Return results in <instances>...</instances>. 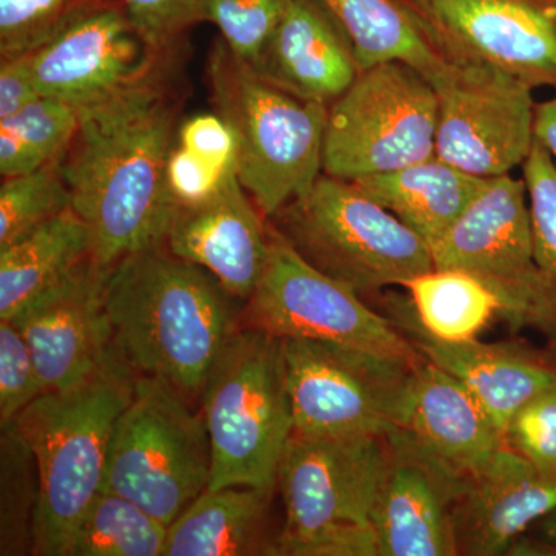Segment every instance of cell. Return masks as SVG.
I'll list each match as a JSON object with an SVG mask.
<instances>
[{
  "label": "cell",
  "instance_id": "f35d334b",
  "mask_svg": "<svg viewBox=\"0 0 556 556\" xmlns=\"http://www.w3.org/2000/svg\"><path fill=\"white\" fill-rule=\"evenodd\" d=\"M42 94L36 86L31 53L2 58L0 62V119L9 118Z\"/></svg>",
  "mask_w": 556,
  "mask_h": 556
},
{
  "label": "cell",
  "instance_id": "2e32d148",
  "mask_svg": "<svg viewBox=\"0 0 556 556\" xmlns=\"http://www.w3.org/2000/svg\"><path fill=\"white\" fill-rule=\"evenodd\" d=\"M383 444L371 511L379 556H456L455 510L470 477L408 428L390 431Z\"/></svg>",
  "mask_w": 556,
  "mask_h": 556
},
{
  "label": "cell",
  "instance_id": "8fae6325",
  "mask_svg": "<svg viewBox=\"0 0 556 556\" xmlns=\"http://www.w3.org/2000/svg\"><path fill=\"white\" fill-rule=\"evenodd\" d=\"M257 328L280 339L361 348L419 364L424 358L387 317L353 289L309 265L274 226L251 299Z\"/></svg>",
  "mask_w": 556,
  "mask_h": 556
},
{
  "label": "cell",
  "instance_id": "7402d4cb",
  "mask_svg": "<svg viewBox=\"0 0 556 556\" xmlns=\"http://www.w3.org/2000/svg\"><path fill=\"white\" fill-rule=\"evenodd\" d=\"M405 428L468 477L489 466L507 444L468 388L427 361L416 369Z\"/></svg>",
  "mask_w": 556,
  "mask_h": 556
},
{
  "label": "cell",
  "instance_id": "836d02e7",
  "mask_svg": "<svg viewBox=\"0 0 556 556\" xmlns=\"http://www.w3.org/2000/svg\"><path fill=\"white\" fill-rule=\"evenodd\" d=\"M506 441L540 477L556 482V386L519 409L507 428Z\"/></svg>",
  "mask_w": 556,
  "mask_h": 556
},
{
  "label": "cell",
  "instance_id": "ab89813d",
  "mask_svg": "<svg viewBox=\"0 0 556 556\" xmlns=\"http://www.w3.org/2000/svg\"><path fill=\"white\" fill-rule=\"evenodd\" d=\"M533 138L546 149L556 164V91L554 97L535 105Z\"/></svg>",
  "mask_w": 556,
  "mask_h": 556
},
{
  "label": "cell",
  "instance_id": "4fadbf2b",
  "mask_svg": "<svg viewBox=\"0 0 556 556\" xmlns=\"http://www.w3.org/2000/svg\"><path fill=\"white\" fill-rule=\"evenodd\" d=\"M444 60L556 90V0H397Z\"/></svg>",
  "mask_w": 556,
  "mask_h": 556
},
{
  "label": "cell",
  "instance_id": "ba28073f",
  "mask_svg": "<svg viewBox=\"0 0 556 556\" xmlns=\"http://www.w3.org/2000/svg\"><path fill=\"white\" fill-rule=\"evenodd\" d=\"M281 340L295 433L386 437L407 427L420 362L317 340Z\"/></svg>",
  "mask_w": 556,
  "mask_h": 556
},
{
  "label": "cell",
  "instance_id": "5b68a950",
  "mask_svg": "<svg viewBox=\"0 0 556 556\" xmlns=\"http://www.w3.org/2000/svg\"><path fill=\"white\" fill-rule=\"evenodd\" d=\"M203 417L212 450L208 489L273 492L294 433L283 340L260 328L237 331L204 387Z\"/></svg>",
  "mask_w": 556,
  "mask_h": 556
},
{
  "label": "cell",
  "instance_id": "8992f818",
  "mask_svg": "<svg viewBox=\"0 0 556 556\" xmlns=\"http://www.w3.org/2000/svg\"><path fill=\"white\" fill-rule=\"evenodd\" d=\"M270 219L309 265L358 295L434 269L430 244L348 179L321 175Z\"/></svg>",
  "mask_w": 556,
  "mask_h": 556
},
{
  "label": "cell",
  "instance_id": "f1b7e54d",
  "mask_svg": "<svg viewBox=\"0 0 556 556\" xmlns=\"http://www.w3.org/2000/svg\"><path fill=\"white\" fill-rule=\"evenodd\" d=\"M80 112L58 98L39 97L20 112L0 119V174L17 177L67 153Z\"/></svg>",
  "mask_w": 556,
  "mask_h": 556
},
{
  "label": "cell",
  "instance_id": "ac0fdd59",
  "mask_svg": "<svg viewBox=\"0 0 556 556\" xmlns=\"http://www.w3.org/2000/svg\"><path fill=\"white\" fill-rule=\"evenodd\" d=\"M387 318L407 338L424 361L460 380L485 409L500 433L530 399L556 386V367L543 357L511 343L481 340L447 342L424 328L412 299L391 294L386 299Z\"/></svg>",
  "mask_w": 556,
  "mask_h": 556
},
{
  "label": "cell",
  "instance_id": "9c48e42d",
  "mask_svg": "<svg viewBox=\"0 0 556 556\" xmlns=\"http://www.w3.org/2000/svg\"><path fill=\"white\" fill-rule=\"evenodd\" d=\"M437 130L430 80L405 62H380L329 105L324 174L356 181L419 163L434 155Z\"/></svg>",
  "mask_w": 556,
  "mask_h": 556
},
{
  "label": "cell",
  "instance_id": "484cf974",
  "mask_svg": "<svg viewBox=\"0 0 556 556\" xmlns=\"http://www.w3.org/2000/svg\"><path fill=\"white\" fill-rule=\"evenodd\" d=\"M353 42L358 67L401 61L419 70L428 80L445 60L397 0H320Z\"/></svg>",
  "mask_w": 556,
  "mask_h": 556
},
{
  "label": "cell",
  "instance_id": "44dd1931",
  "mask_svg": "<svg viewBox=\"0 0 556 556\" xmlns=\"http://www.w3.org/2000/svg\"><path fill=\"white\" fill-rule=\"evenodd\" d=\"M556 508V482L506 444L468 479L455 510L456 554L508 555L533 522Z\"/></svg>",
  "mask_w": 556,
  "mask_h": 556
},
{
  "label": "cell",
  "instance_id": "d6986e66",
  "mask_svg": "<svg viewBox=\"0 0 556 556\" xmlns=\"http://www.w3.org/2000/svg\"><path fill=\"white\" fill-rule=\"evenodd\" d=\"M164 244L233 299L249 300L265 265L268 228L236 175L206 203L177 208Z\"/></svg>",
  "mask_w": 556,
  "mask_h": 556
},
{
  "label": "cell",
  "instance_id": "60d3db41",
  "mask_svg": "<svg viewBox=\"0 0 556 556\" xmlns=\"http://www.w3.org/2000/svg\"><path fill=\"white\" fill-rule=\"evenodd\" d=\"M540 526L544 540L556 546V508L552 514H548L547 517L541 519Z\"/></svg>",
  "mask_w": 556,
  "mask_h": 556
},
{
  "label": "cell",
  "instance_id": "f546056e",
  "mask_svg": "<svg viewBox=\"0 0 556 556\" xmlns=\"http://www.w3.org/2000/svg\"><path fill=\"white\" fill-rule=\"evenodd\" d=\"M64 156L28 174L3 179L0 186V249L16 243L43 223L72 208Z\"/></svg>",
  "mask_w": 556,
  "mask_h": 556
},
{
  "label": "cell",
  "instance_id": "e0dca14e",
  "mask_svg": "<svg viewBox=\"0 0 556 556\" xmlns=\"http://www.w3.org/2000/svg\"><path fill=\"white\" fill-rule=\"evenodd\" d=\"M109 270L84 260L11 318L30 346L43 393L86 378L113 350Z\"/></svg>",
  "mask_w": 556,
  "mask_h": 556
},
{
  "label": "cell",
  "instance_id": "30bf717a",
  "mask_svg": "<svg viewBox=\"0 0 556 556\" xmlns=\"http://www.w3.org/2000/svg\"><path fill=\"white\" fill-rule=\"evenodd\" d=\"M437 269H459L481 280L514 327L556 332V300L533 255L525 179L490 178L467 211L430 247Z\"/></svg>",
  "mask_w": 556,
  "mask_h": 556
},
{
  "label": "cell",
  "instance_id": "5bb4252c",
  "mask_svg": "<svg viewBox=\"0 0 556 556\" xmlns=\"http://www.w3.org/2000/svg\"><path fill=\"white\" fill-rule=\"evenodd\" d=\"M119 0H89L42 47L33 51L42 97L84 109L161 75L164 58Z\"/></svg>",
  "mask_w": 556,
  "mask_h": 556
},
{
  "label": "cell",
  "instance_id": "d590c367",
  "mask_svg": "<svg viewBox=\"0 0 556 556\" xmlns=\"http://www.w3.org/2000/svg\"><path fill=\"white\" fill-rule=\"evenodd\" d=\"M236 175V170L223 169L174 141L167 160L166 185L178 208L206 203Z\"/></svg>",
  "mask_w": 556,
  "mask_h": 556
},
{
  "label": "cell",
  "instance_id": "4316f807",
  "mask_svg": "<svg viewBox=\"0 0 556 556\" xmlns=\"http://www.w3.org/2000/svg\"><path fill=\"white\" fill-rule=\"evenodd\" d=\"M424 328L447 342L478 339L501 313L500 300L477 277L459 269H431L404 287Z\"/></svg>",
  "mask_w": 556,
  "mask_h": 556
},
{
  "label": "cell",
  "instance_id": "277c9868",
  "mask_svg": "<svg viewBox=\"0 0 556 556\" xmlns=\"http://www.w3.org/2000/svg\"><path fill=\"white\" fill-rule=\"evenodd\" d=\"M215 112L237 141V175L263 217L308 193L324 175L329 105L278 89L219 39L207 62Z\"/></svg>",
  "mask_w": 556,
  "mask_h": 556
},
{
  "label": "cell",
  "instance_id": "7c38bea8",
  "mask_svg": "<svg viewBox=\"0 0 556 556\" xmlns=\"http://www.w3.org/2000/svg\"><path fill=\"white\" fill-rule=\"evenodd\" d=\"M430 83L438 97L439 159L481 178L525 164L535 141L532 87L501 70L447 60Z\"/></svg>",
  "mask_w": 556,
  "mask_h": 556
},
{
  "label": "cell",
  "instance_id": "52a82bcc",
  "mask_svg": "<svg viewBox=\"0 0 556 556\" xmlns=\"http://www.w3.org/2000/svg\"><path fill=\"white\" fill-rule=\"evenodd\" d=\"M203 415L163 380L138 376L110 441L102 489L126 496L170 527L211 484Z\"/></svg>",
  "mask_w": 556,
  "mask_h": 556
},
{
  "label": "cell",
  "instance_id": "e575fe53",
  "mask_svg": "<svg viewBox=\"0 0 556 556\" xmlns=\"http://www.w3.org/2000/svg\"><path fill=\"white\" fill-rule=\"evenodd\" d=\"M43 393L35 357L16 325L0 321V424L10 427Z\"/></svg>",
  "mask_w": 556,
  "mask_h": 556
},
{
  "label": "cell",
  "instance_id": "603a6c76",
  "mask_svg": "<svg viewBox=\"0 0 556 556\" xmlns=\"http://www.w3.org/2000/svg\"><path fill=\"white\" fill-rule=\"evenodd\" d=\"M489 179L468 174L434 153L402 169L354 182L431 247L478 199Z\"/></svg>",
  "mask_w": 556,
  "mask_h": 556
},
{
  "label": "cell",
  "instance_id": "74e56055",
  "mask_svg": "<svg viewBox=\"0 0 556 556\" xmlns=\"http://www.w3.org/2000/svg\"><path fill=\"white\" fill-rule=\"evenodd\" d=\"M175 142L223 169L237 172L236 135L217 112L200 113L182 121Z\"/></svg>",
  "mask_w": 556,
  "mask_h": 556
},
{
  "label": "cell",
  "instance_id": "cb8c5ba5",
  "mask_svg": "<svg viewBox=\"0 0 556 556\" xmlns=\"http://www.w3.org/2000/svg\"><path fill=\"white\" fill-rule=\"evenodd\" d=\"M270 490L207 489L169 527L164 556L277 555L266 535Z\"/></svg>",
  "mask_w": 556,
  "mask_h": 556
},
{
  "label": "cell",
  "instance_id": "9a60e30c",
  "mask_svg": "<svg viewBox=\"0 0 556 556\" xmlns=\"http://www.w3.org/2000/svg\"><path fill=\"white\" fill-rule=\"evenodd\" d=\"M383 437L292 433L278 466L285 526L277 555L339 526H371L382 475Z\"/></svg>",
  "mask_w": 556,
  "mask_h": 556
},
{
  "label": "cell",
  "instance_id": "ffe728a7",
  "mask_svg": "<svg viewBox=\"0 0 556 556\" xmlns=\"http://www.w3.org/2000/svg\"><path fill=\"white\" fill-rule=\"evenodd\" d=\"M278 89L331 105L356 80V50L320 0H291L254 65Z\"/></svg>",
  "mask_w": 556,
  "mask_h": 556
},
{
  "label": "cell",
  "instance_id": "6da1fadb",
  "mask_svg": "<svg viewBox=\"0 0 556 556\" xmlns=\"http://www.w3.org/2000/svg\"><path fill=\"white\" fill-rule=\"evenodd\" d=\"M78 131L64 156L72 208L104 268L164 244L177 206L166 166L177 135V102L163 73L79 110Z\"/></svg>",
  "mask_w": 556,
  "mask_h": 556
},
{
  "label": "cell",
  "instance_id": "3957f363",
  "mask_svg": "<svg viewBox=\"0 0 556 556\" xmlns=\"http://www.w3.org/2000/svg\"><path fill=\"white\" fill-rule=\"evenodd\" d=\"M137 380L113 346L86 378L40 394L11 424L38 467L33 554L64 556L76 522L104 486L113 430Z\"/></svg>",
  "mask_w": 556,
  "mask_h": 556
},
{
  "label": "cell",
  "instance_id": "4dcf8cb0",
  "mask_svg": "<svg viewBox=\"0 0 556 556\" xmlns=\"http://www.w3.org/2000/svg\"><path fill=\"white\" fill-rule=\"evenodd\" d=\"M291 0H201L204 21L240 61L254 65Z\"/></svg>",
  "mask_w": 556,
  "mask_h": 556
},
{
  "label": "cell",
  "instance_id": "7a4b0ae2",
  "mask_svg": "<svg viewBox=\"0 0 556 556\" xmlns=\"http://www.w3.org/2000/svg\"><path fill=\"white\" fill-rule=\"evenodd\" d=\"M232 300L166 244L142 249L109 270L113 346L137 375L199 396L237 332Z\"/></svg>",
  "mask_w": 556,
  "mask_h": 556
},
{
  "label": "cell",
  "instance_id": "d4e9b609",
  "mask_svg": "<svg viewBox=\"0 0 556 556\" xmlns=\"http://www.w3.org/2000/svg\"><path fill=\"white\" fill-rule=\"evenodd\" d=\"M91 251L89 226L73 208L0 249V320H11L84 260L93 257Z\"/></svg>",
  "mask_w": 556,
  "mask_h": 556
},
{
  "label": "cell",
  "instance_id": "d6a6232c",
  "mask_svg": "<svg viewBox=\"0 0 556 556\" xmlns=\"http://www.w3.org/2000/svg\"><path fill=\"white\" fill-rule=\"evenodd\" d=\"M89 0H0V56L31 53Z\"/></svg>",
  "mask_w": 556,
  "mask_h": 556
},
{
  "label": "cell",
  "instance_id": "1f68e13d",
  "mask_svg": "<svg viewBox=\"0 0 556 556\" xmlns=\"http://www.w3.org/2000/svg\"><path fill=\"white\" fill-rule=\"evenodd\" d=\"M521 167L532 219L533 255L556 300V164L546 149L533 141Z\"/></svg>",
  "mask_w": 556,
  "mask_h": 556
},
{
  "label": "cell",
  "instance_id": "8d00e7d4",
  "mask_svg": "<svg viewBox=\"0 0 556 556\" xmlns=\"http://www.w3.org/2000/svg\"><path fill=\"white\" fill-rule=\"evenodd\" d=\"M139 30L169 51L193 25L204 22L201 0H119Z\"/></svg>",
  "mask_w": 556,
  "mask_h": 556
},
{
  "label": "cell",
  "instance_id": "83f0119b",
  "mask_svg": "<svg viewBox=\"0 0 556 556\" xmlns=\"http://www.w3.org/2000/svg\"><path fill=\"white\" fill-rule=\"evenodd\" d=\"M167 532L137 503L102 489L76 522L64 556H164Z\"/></svg>",
  "mask_w": 556,
  "mask_h": 556
}]
</instances>
